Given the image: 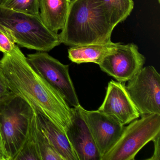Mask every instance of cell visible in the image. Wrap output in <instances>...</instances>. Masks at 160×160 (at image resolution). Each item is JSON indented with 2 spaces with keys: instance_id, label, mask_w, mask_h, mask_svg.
Segmentation results:
<instances>
[{
  "instance_id": "1",
  "label": "cell",
  "mask_w": 160,
  "mask_h": 160,
  "mask_svg": "<svg viewBox=\"0 0 160 160\" xmlns=\"http://www.w3.org/2000/svg\"><path fill=\"white\" fill-rule=\"evenodd\" d=\"M0 79L11 92L26 100L66 134L72 123V108L32 69L18 46L0 60Z\"/></svg>"
},
{
  "instance_id": "2",
  "label": "cell",
  "mask_w": 160,
  "mask_h": 160,
  "mask_svg": "<svg viewBox=\"0 0 160 160\" xmlns=\"http://www.w3.org/2000/svg\"><path fill=\"white\" fill-rule=\"evenodd\" d=\"M116 26L102 0H71L61 43L69 46L112 42Z\"/></svg>"
},
{
  "instance_id": "3",
  "label": "cell",
  "mask_w": 160,
  "mask_h": 160,
  "mask_svg": "<svg viewBox=\"0 0 160 160\" xmlns=\"http://www.w3.org/2000/svg\"><path fill=\"white\" fill-rule=\"evenodd\" d=\"M0 30L22 48L49 52L59 45L58 33L48 29L40 16L13 11L0 5Z\"/></svg>"
},
{
  "instance_id": "4",
  "label": "cell",
  "mask_w": 160,
  "mask_h": 160,
  "mask_svg": "<svg viewBox=\"0 0 160 160\" xmlns=\"http://www.w3.org/2000/svg\"><path fill=\"white\" fill-rule=\"evenodd\" d=\"M33 113L30 104L13 92L0 98V130L9 160H14L22 148Z\"/></svg>"
},
{
  "instance_id": "5",
  "label": "cell",
  "mask_w": 160,
  "mask_h": 160,
  "mask_svg": "<svg viewBox=\"0 0 160 160\" xmlns=\"http://www.w3.org/2000/svg\"><path fill=\"white\" fill-rule=\"evenodd\" d=\"M125 126L117 143L101 160H134L139 151L160 133V115H140Z\"/></svg>"
},
{
  "instance_id": "6",
  "label": "cell",
  "mask_w": 160,
  "mask_h": 160,
  "mask_svg": "<svg viewBox=\"0 0 160 160\" xmlns=\"http://www.w3.org/2000/svg\"><path fill=\"white\" fill-rule=\"evenodd\" d=\"M27 59L35 72L57 90L69 105L73 108L80 105L69 73V65L61 63L46 52L28 54Z\"/></svg>"
},
{
  "instance_id": "7",
  "label": "cell",
  "mask_w": 160,
  "mask_h": 160,
  "mask_svg": "<svg viewBox=\"0 0 160 160\" xmlns=\"http://www.w3.org/2000/svg\"><path fill=\"white\" fill-rule=\"evenodd\" d=\"M125 88L140 116L160 115V75L153 66L143 67Z\"/></svg>"
},
{
  "instance_id": "8",
  "label": "cell",
  "mask_w": 160,
  "mask_h": 160,
  "mask_svg": "<svg viewBox=\"0 0 160 160\" xmlns=\"http://www.w3.org/2000/svg\"><path fill=\"white\" fill-rule=\"evenodd\" d=\"M146 58L134 43H118L116 48L107 55L99 64L100 69L117 81L128 82L142 68Z\"/></svg>"
},
{
  "instance_id": "9",
  "label": "cell",
  "mask_w": 160,
  "mask_h": 160,
  "mask_svg": "<svg viewBox=\"0 0 160 160\" xmlns=\"http://www.w3.org/2000/svg\"><path fill=\"white\" fill-rule=\"evenodd\" d=\"M77 108L89 129L101 160L117 143L125 125L120 124L99 110H88L81 105Z\"/></svg>"
},
{
  "instance_id": "10",
  "label": "cell",
  "mask_w": 160,
  "mask_h": 160,
  "mask_svg": "<svg viewBox=\"0 0 160 160\" xmlns=\"http://www.w3.org/2000/svg\"><path fill=\"white\" fill-rule=\"evenodd\" d=\"M98 110L123 125L140 117L126 90L125 83L113 80L108 82L104 100Z\"/></svg>"
},
{
  "instance_id": "11",
  "label": "cell",
  "mask_w": 160,
  "mask_h": 160,
  "mask_svg": "<svg viewBox=\"0 0 160 160\" xmlns=\"http://www.w3.org/2000/svg\"><path fill=\"white\" fill-rule=\"evenodd\" d=\"M66 134L78 160H101L98 148L77 108H72V123Z\"/></svg>"
},
{
  "instance_id": "12",
  "label": "cell",
  "mask_w": 160,
  "mask_h": 160,
  "mask_svg": "<svg viewBox=\"0 0 160 160\" xmlns=\"http://www.w3.org/2000/svg\"><path fill=\"white\" fill-rule=\"evenodd\" d=\"M71 0H38L40 17L45 26L58 33L64 28Z\"/></svg>"
},
{
  "instance_id": "13",
  "label": "cell",
  "mask_w": 160,
  "mask_h": 160,
  "mask_svg": "<svg viewBox=\"0 0 160 160\" xmlns=\"http://www.w3.org/2000/svg\"><path fill=\"white\" fill-rule=\"evenodd\" d=\"M118 44L111 42L71 46L68 49V58L77 64L92 62L99 65L107 55L116 48Z\"/></svg>"
},
{
  "instance_id": "14",
  "label": "cell",
  "mask_w": 160,
  "mask_h": 160,
  "mask_svg": "<svg viewBox=\"0 0 160 160\" xmlns=\"http://www.w3.org/2000/svg\"><path fill=\"white\" fill-rule=\"evenodd\" d=\"M37 117L40 125L52 146L63 160H78L66 134L50 120L37 112Z\"/></svg>"
},
{
  "instance_id": "15",
  "label": "cell",
  "mask_w": 160,
  "mask_h": 160,
  "mask_svg": "<svg viewBox=\"0 0 160 160\" xmlns=\"http://www.w3.org/2000/svg\"><path fill=\"white\" fill-rule=\"evenodd\" d=\"M33 108V115L28 135L22 148L14 160H42L35 130L36 111Z\"/></svg>"
},
{
  "instance_id": "16",
  "label": "cell",
  "mask_w": 160,
  "mask_h": 160,
  "mask_svg": "<svg viewBox=\"0 0 160 160\" xmlns=\"http://www.w3.org/2000/svg\"><path fill=\"white\" fill-rule=\"evenodd\" d=\"M102 1L116 27L119 23L124 21L130 16L134 8L133 0Z\"/></svg>"
},
{
  "instance_id": "17",
  "label": "cell",
  "mask_w": 160,
  "mask_h": 160,
  "mask_svg": "<svg viewBox=\"0 0 160 160\" xmlns=\"http://www.w3.org/2000/svg\"><path fill=\"white\" fill-rule=\"evenodd\" d=\"M35 130L42 160H63L61 156L56 151L40 125L37 119V112Z\"/></svg>"
},
{
  "instance_id": "18",
  "label": "cell",
  "mask_w": 160,
  "mask_h": 160,
  "mask_svg": "<svg viewBox=\"0 0 160 160\" xmlns=\"http://www.w3.org/2000/svg\"><path fill=\"white\" fill-rule=\"evenodd\" d=\"M0 5L16 12L40 16L38 0H3Z\"/></svg>"
},
{
  "instance_id": "19",
  "label": "cell",
  "mask_w": 160,
  "mask_h": 160,
  "mask_svg": "<svg viewBox=\"0 0 160 160\" xmlns=\"http://www.w3.org/2000/svg\"><path fill=\"white\" fill-rule=\"evenodd\" d=\"M16 45L10 37L0 30V51L3 54H11L16 48Z\"/></svg>"
},
{
  "instance_id": "20",
  "label": "cell",
  "mask_w": 160,
  "mask_h": 160,
  "mask_svg": "<svg viewBox=\"0 0 160 160\" xmlns=\"http://www.w3.org/2000/svg\"><path fill=\"white\" fill-rule=\"evenodd\" d=\"M154 144V151L152 156L150 158H148V160H160V133L158 134L154 139L152 140Z\"/></svg>"
},
{
  "instance_id": "21",
  "label": "cell",
  "mask_w": 160,
  "mask_h": 160,
  "mask_svg": "<svg viewBox=\"0 0 160 160\" xmlns=\"http://www.w3.org/2000/svg\"><path fill=\"white\" fill-rule=\"evenodd\" d=\"M0 160H9L3 144V139L0 130Z\"/></svg>"
},
{
  "instance_id": "22",
  "label": "cell",
  "mask_w": 160,
  "mask_h": 160,
  "mask_svg": "<svg viewBox=\"0 0 160 160\" xmlns=\"http://www.w3.org/2000/svg\"><path fill=\"white\" fill-rule=\"evenodd\" d=\"M11 92L9 90L7 87L2 83L0 79V98L10 93Z\"/></svg>"
},
{
  "instance_id": "23",
  "label": "cell",
  "mask_w": 160,
  "mask_h": 160,
  "mask_svg": "<svg viewBox=\"0 0 160 160\" xmlns=\"http://www.w3.org/2000/svg\"><path fill=\"white\" fill-rule=\"evenodd\" d=\"M2 1H3V0H0V5L2 3Z\"/></svg>"
},
{
  "instance_id": "24",
  "label": "cell",
  "mask_w": 160,
  "mask_h": 160,
  "mask_svg": "<svg viewBox=\"0 0 160 160\" xmlns=\"http://www.w3.org/2000/svg\"><path fill=\"white\" fill-rule=\"evenodd\" d=\"M158 1V2H159V3H160V0H157Z\"/></svg>"
}]
</instances>
